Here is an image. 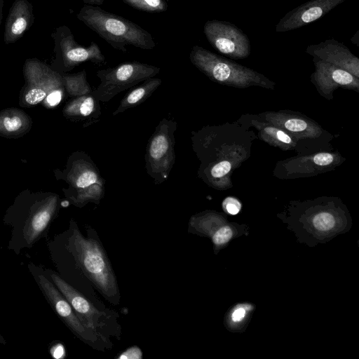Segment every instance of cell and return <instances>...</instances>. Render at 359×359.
<instances>
[{"label":"cell","instance_id":"6da1fadb","mask_svg":"<svg viewBox=\"0 0 359 359\" xmlns=\"http://www.w3.org/2000/svg\"><path fill=\"white\" fill-rule=\"evenodd\" d=\"M55 271L79 291L85 280L90 281L109 302L118 304L120 292L115 273L99 241L84 236L71 219L67 229L47 241Z\"/></svg>","mask_w":359,"mask_h":359},{"label":"cell","instance_id":"7a4b0ae2","mask_svg":"<svg viewBox=\"0 0 359 359\" xmlns=\"http://www.w3.org/2000/svg\"><path fill=\"white\" fill-rule=\"evenodd\" d=\"M255 137L253 132L238 121L192 131V149L200 163L198 177L216 189L231 188L232 172L250 156Z\"/></svg>","mask_w":359,"mask_h":359},{"label":"cell","instance_id":"3957f363","mask_svg":"<svg viewBox=\"0 0 359 359\" xmlns=\"http://www.w3.org/2000/svg\"><path fill=\"white\" fill-rule=\"evenodd\" d=\"M58 212V197L50 196L30 204L15 205L6 213L3 222L11 226L7 248L18 255L47 238Z\"/></svg>","mask_w":359,"mask_h":359},{"label":"cell","instance_id":"277c9868","mask_svg":"<svg viewBox=\"0 0 359 359\" xmlns=\"http://www.w3.org/2000/svg\"><path fill=\"white\" fill-rule=\"evenodd\" d=\"M76 17L119 51L126 52L128 46L142 50H151L156 46L152 36L144 28L98 6L86 4Z\"/></svg>","mask_w":359,"mask_h":359},{"label":"cell","instance_id":"5b68a950","mask_svg":"<svg viewBox=\"0 0 359 359\" xmlns=\"http://www.w3.org/2000/svg\"><path fill=\"white\" fill-rule=\"evenodd\" d=\"M189 60L200 72L220 85L237 88H276V83L264 74L197 45L191 48Z\"/></svg>","mask_w":359,"mask_h":359},{"label":"cell","instance_id":"8992f818","mask_svg":"<svg viewBox=\"0 0 359 359\" xmlns=\"http://www.w3.org/2000/svg\"><path fill=\"white\" fill-rule=\"evenodd\" d=\"M257 116L288 134L297 143L300 154L332 150V135L304 114L282 109L265 111Z\"/></svg>","mask_w":359,"mask_h":359},{"label":"cell","instance_id":"52a82bcc","mask_svg":"<svg viewBox=\"0 0 359 359\" xmlns=\"http://www.w3.org/2000/svg\"><path fill=\"white\" fill-rule=\"evenodd\" d=\"M46 277L53 282L70 304L81 323L111 346L110 335L119 334V325L114 313L100 311L83 293L62 279L55 271L43 268Z\"/></svg>","mask_w":359,"mask_h":359},{"label":"cell","instance_id":"ba28073f","mask_svg":"<svg viewBox=\"0 0 359 359\" xmlns=\"http://www.w3.org/2000/svg\"><path fill=\"white\" fill-rule=\"evenodd\" d=\"M27 268L55 313L76 337L97 350L103 351L104 348L111 347L81 323L68 301L46 277L43 267L29 263Z\"/></svg>","mask_w":359,"mask_h":359},{"label":"cell","instance_id":"9c48e42d","mask_svg":"<svg viewBox=\"0 0 359 359\" xmlns=\"http://www.w3.org/2000/svg\"><path fill=\"white\" fill-rule=\"evenodd\" d=\"M67 174L72 190L68 193L71 203L82 208L88 203L100 204L104 196L105 180L92 158L84 152L76 153Z\"/></svg>","mask_w":359,"mask_h":359},{"label":"cell","instance_id":"30bf717a","mask_svg":"<svg viewBox=\"0 0 359 359\" xmlns=\"http://www.w3.org/2000/svg\"><path fill=\"white\" fill-rule=\"evenodd\" d=\"M177 128L175 120L164 118L148 140L145 167L147 174L156 185L168 179L175 162L174 134Z\"/></svg>","mask_w":359,"mask_h":359},{"label":"cell","instance_id":"8fae6325","mask_svg":"<svg viewBox=\"0 0 359 359\" xmlns=\"http://www.w3.org/2000/svg\"><path fill=\"white\" fill-rule=\"evenodd\" d=\"M159 72L156 66L137 61L100 69L96 73L100 83L92 93L100 102H107L118 93L154 77Z\"/></svg>","mask_w":359,"mask_h":359},{"label":"cell","instance_id":"7c38bea8","mask_svg":"<svg viewBox=\"0 0 359 359\" xmlns=\"http://www.w3.org/2000/svg\"><path fill=\"white\" fill-rule=\"evenodd\" d=\"M344 160L338 151H323L298 154L277 162L273 175L281 180L314 177L334 170Z\"/></svg>","mask_w":359,"mask_h":359},{"label":"cell","instance_id":"4fadbf2b","mask_svg":"<svg viewBox=\"0 0 359 359\" xmlns=\"http://www.w3.org/2000/svg\"><path fill=\"white\" fill-rule=\"evenodd\" d=\"M51 36L54 41L55 60L65 71L86 62L102 64L105 61L100 46L95 42H90L88 46L79 44L70 29L65 25L56 28Z\"/></svg>","mask_w":359,"mask_h":359},{"label":"cell","instance_id":"5bb4252c","mask_svg":"<svg viewBox=\"0 0 359 359\" xmlns=\"http://www.w3.org/2000/svg\"><path fill=\"white\" fill-rule=\"evenodd\" d=\"M203 32L210 44L228 57L245 59L250 54V43L248 36L229 22L208 20L204 25Z\"/></svg>","mask_w":359,"mask_h":359},{"label":"cell","instance_id":"9a60e30c","mask_svg":"<svg viewBox=\"0 0 359 359\" xmlns=\"http://www.w3.org/2000/svg\"><path fill=\"white\" fill-rule=\"evenodd\" d=\"M315 71L311 81L318 93L332 100L334 91L338 88L359 92V78L350 72L330 63L313 57Z\"/></svg>","mask_w":359,"mask_h":359},{"label":"cell","instance_id":"2e32d148","mask_svg":"<svg viewBox=\"0 0 359 359\" xmlns=\"http://www.w3.org/2000/svg\"><path fill=\"white\" fill-rule=\"evenodd\" d=\"M346 0H311L288 12L276 26V32L304 27L329 13Z\"/></svg>","mask_w":359,"mask_h":359},{"label":"cell","instance_id":"e0dca14e","mask_svg":"<svg viewBox=\"0 0 359 359\" xmlns=\"http://www.w3.org/2000/svg\"><path fill=\"white\" fill-rule=\"evenodd\" d=\"M306 52L314 58L340 67L359 78V58L334 39L309 45Z\"/></svg>","mask_w":359,"mask_h":359},{"label":"cell","instance_id":"ac0fdd59","mask_svg":"<svg viewBox=\"0 0 359 359\" xmlns=\"http://www.w3.org/2000/svg\"><path fill=\"white\" fill-rule=\"evenodd\" d=\"M34 21L33 6L28 0H15L9 9L5 24L4 40L13 43L23 36Z\"/></svg>","mask_w":359,"mask_h":359},{"label":"cell","instance_id":"d6986e66","mask_svg":"<svg viewBox=\"0 0 359 359\" xmlns=\"http://www.w3.org/2000/svg\"><path fill=\"white\" fill-rule=\"evenodd\" d=\"M250 123L257 130V137L261 140L283 151H295L300 154L297 143L280 128L257 115H251Z\"/></svg>","mask_w":359,"mask_h":359},{"label":"cell","instance_id":"ffe728a7","mask_svg":"<svg viewBox=\"0 0 359 359\" xmlns=\"http://www.w3.org/2000/svg\"><path fill=\"white\" fill-rule=\"evenodd\" d=\"M161 83V79L154 77L144 81L141 85L126 94L112 114L118 115L130 108L142 104L154 93Z\"/></svg>","mask_w":359,"mask_h":359},{"label":"cell","instance_id":"44dd1931","mask_svg":"<svg viewBox=\"0 0 359 359\" xmlns=\"http://www.w3.org/2000/svg\"><path fill=\"white\" fill-rule=\"evenodd\" d=\"M99 102L92 93L76 97L64 108V114L78 118H97L101 113Z\"/></svg>","mask_w":359,"mask_h":359},{"label":"cell","instance_id":"7402d4cb","mask_svg":"<svg viewBox=\"0 0 359 359\" xmlns=\"http://www.w3.org/2000/svg\"><path fill=\"white\" fill-rule=\"evenodd\" d=\"M62 82L69 95L75 97L88 95L93 90L87 81V74L85 70L76 74L64 75Z\"/></svg>","mask_w":359,"mask_h":359},{"label":"cell","instance_id":"603a6c76","mask_svg":"<svg viewBox=\"0 0 359 359\" xmlns=\"http://www.w3.org/2000/svg\"><path fill=\"white\" fill-rule=\"evenodd\" d=\"M130 7L147 13H162L168 9L165 0H122Z\"/></svg>","mask_w":359,"mask_h":359},{"label":"cell","instance_id":"cb8c5ba5","mask_svg":"<svg viewBox=\"0 0 359 359\" xmlns=\"http://www.w3.org/2000/svg\"><path fill=\"white\" fill-rule=\"evenodd\" d=\"M25 125V119L22 115L18 114H9L2 116L1 127L7 133H15L22 129Z\"/></svg>","mask_w":359,"mask_h":359},{"label":"cell","instance_id":"d4e9b609","mask_svg":"<svg viewBox=\"0 0 359 359\" xmlns=\"http://www.w3.org/2000/svg\"><path fill=\"white\" fill-rule=\"evenodd\" d=\"M314 227L320 231H329L335 225V218L329 212L323 211L316 214L313 219Z\"/></svg>","mask_w":359,"mask_h":359},{"label":"cell","instance_id":"484cf974","mask_svg":"<svg viewBox=\"0 0 359 359\" xmlns=\"http://www.w3.org/2000/svg\"><path fill=\"white\" fill-rule=\"evenodd\" d=\"M46 96V92L39 87L30 88L25 96V100L29 104H36L42 101Z\"/></svg>","mask_w":359,"mask_h":359},{"label":"cell","instance_id":"4316f807","mask_svg":"<svg viewBox=\"0 0 359 359\" xmlns=\"http://www.w3.org/2000/svg\"><path fill=\"white\" fill-rule=\"evenodd\" d=\"M232 236V231L228 226H224L217 230L212 235V239L215 245H221L226 243Z\"/></svg>","mask_w":359,"mask_h":359},{"label":"cell","instance_id":"83f0119b","mask_svg":"<svg viewBox=\"0 0 359 359\" xmlns=\"http://www.w3.org/2000/svg\"><path fill=\"white\" fill-rule=\"evenodd\" d=\"M222 206L224 210L228 213L236 215L241 210V203L233 197H227L224 200Z\"/></svg>","mask_w":359,"mask_h":359},{"label":"cell","instance_id":"f1b7e54d","mask_svg":"<svg viewBox=\"0 0 359 359\" xmlns=\"http://www.w3.org/2000/svg\"><path fill=\"white\" fill-rule=\"evenodd\" d=\"M142 357V353L140 348L137 346H133L125 351L121 353L118 356V358L121 359H140Z\"/></svg>","mask_w":359,"mask_h":359},{"label":"cell","instance_id":"f546056e","mask_svg":"<svg viewBox=\"0 0 359 359\" xmlns=\"http://www.w3.org/2000/svg\"><path fill=\"white\" fill-rule=\"evenodd\" d=\"M62 97L61 88L52 91L47 97V102L50 106H55L60 103Z\"/></svg>","mask_w":359,"mask_h":359},{"label":"cell","instance_id":"4dcf8cb0","mask_svg":"<svg viewBox=\"0 0 359 359\" xmlns=\"http://www.w3.org/2000/svg\"><path fill=\"white\" fill-rule=\"evenodd\" d=\"M245 315V310L243 308H238L232 313L231 318L233 321L241 320Z\"/></svg>","mask_w":359,"mask_h":359},{"label":"cell","instance_id":"1f68e13d","mask_svg":"<svg viewBox=\"0 0 359 359\" xmlns=\"http://www.w3.org/2000/svg\"><path fill=\"white\" fill-rule=\"evenodd\" d=\"M83 1L88 5L100 6L102 4L104 0H83Z\"/></svg>","mask_w":359,"mask_h":359},{"label":"cell","instance_id":"d6a6232c","mask_svg":"<svg viewBox=\"0 0 359 359\" xmlns=\"http://www.w3.org/2000/svg\"><path fill=\"white\" fill-rule=\"evenodd\" d=\"M3 6H4V0H0V25L2 20L3 17Z\"/></svg>","mask_w":359,"mask_h":359},{"label":"cell","instance_id":"836d02e7","mask_svg":"<svg viewBox=\"0 0 359 359\" xmlns=\"http://www.w3.org/2000/svg\"><path fill=\"white\" fill-rule=\"evenodd\" d=\"M6 344V341L0 332V344L5 345Z\"/></svg>","mask_w":359,"mask_h":359}]
</instances>
